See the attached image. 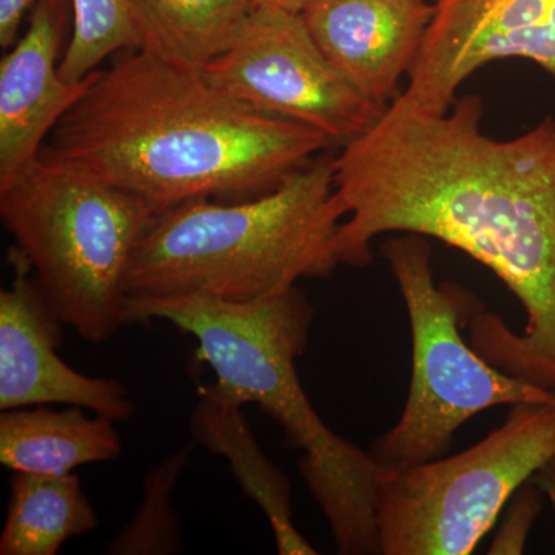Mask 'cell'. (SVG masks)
Returning a JSON list of instances; mask_svg holds the SVG:
<instances>
[{
    "label": "cell",
    "mask_w": 555,
    "mask_h": 555,
    "mask_svg": "<svg viewBox=\"0 0 555 555\" xmlns=\"http://www.w3.org/2000/svg\"><path fill=\"white\" fill-rule=\"evenodd\" d=\"M483 101L456 98L444 115L401 93L372 129L335 156L346 218L339 266L366 268L372 241L415 233L460 248L491 269L524 306L516 334L483 309L470 346L506 374L555 390V119L513 139L481 129Z\"/></svg>",
    "instance_id": "obj_1"
},
{
    "label": "cell",
    "mask_w": 555,
    "mask_h": 555,
    "mask_svg": "<svg viewBox=\"0 0 555 555\" xmlns=\"http://www.w3.org/2000/svg\"><path fill=\"white\" fill-rule=\"evenodd\" d=\"M332 147L323 131L250 108L203 72L139 49L91 73L43 153L160 214L193 199L258 198Z\"/></svg>",
    "instance_id": "obj_2"
},
{
    "label": "cell",
    "mask_w": 555,
    "mask_h": 555,
    "mask_svg": "<svg viewBox=\"0 0 555 555\" xmlns=\"http://www.w3.org/2000/svg\"><path fill=\"white\" fill-rule=\"evenodd\" d=\"M315 306L301 287L257 302L201 297L129 299V324L167 321L198 343L196 360L217 382L199 390L257 404L283 427L298 467L326 517L338 553L379 554L375 499L382 469L371 452L323 422L299 382L297 358L308 347Z\"/></svg>",
    "instance_id": "obj_3"
},
{
    "label": "cell",
    "mask_w": 555,
    "mask_h": 555,
    "mask_svg": "<svg viewBox=\"0 0 555 555\" xmlns=\"http://www.w3.org/2000/svg\"><path fill=\"white\" fill-rule=\"evenodd\" d=\"M334 159L321 153L258 198H201L160 211L131 261L129 299L201 295L246 305L286 294L299 280H328L346 218Z\"/></svg>",
    "instance_id": "obj_4"
},
{
    "label": "cell",
    "mask_w": 555,
    "mask_h": 555,
    "mask_svg": "<svg viewBox=\"0 0 555 555\" xmlns=\"http://www.w3.org/2000/svg\"><path fill=\"white\" fill-rule=\"evenodd\" d=\"M158 211L147 201L42 152L0 188V218L57 315L101 345L129 324L127 278Z\"/></svg>",
    "instance_id": "obj_5"
},
{
    "label": "cell",
    "mask_w": 555,
    "mask_h": 555,
    "mask_svg": "<svg viewBox=\"0 0 555 555\" xmlns=\"http://www.w3.org/2000/svg\"><path fill=\"white\" fill-rule=\"evenodd\" d=\"M406 305L412 378L396 426L369 447L385 473L447 454L456 430L486 409L551 404L555 390L506 374L467 345L462 328L483 309L455 284L437 286L426 236L403 233L382 247Z\"/></svg>",
    "instance_id": "obj_6"
},
{
    "label": "cell",
    "mask_w": 555,
    "mask_h": 555,
    "mask_svg": "<svg viewBox=\"0 0 555 555\" xmlns=\"http://www.w3.org/2000/svg\"><path fill=\"white\" fill-rule=\"evenodd\" d=\"M555 456V406L514 404L473 448L379 476V554L467 555L509 500Z\"/></svg>",
    "instance_id": "obj_7"
},
{
    "label": "cell",
    "mask_w": 555,
    "mask_h": 555,
    "mask_svg": "<svg viewBox=\"0 0 555 555\" xmlns=\"http://www.w3.org/2000/svg\"><path fill=\"white\" fill-rule=\"evenodd\" d=\"M204 76L250 108L323 131L345 145L377 124L375 107L327 60L301 13L257 5Z\"/></svg>",
    "instance_id": "obj_8"
},
{
    "label": "cell",
    "mask_w": 555,
    "mask_h": 555,
    "mask_svg": "<svg viewBox=\"0 0 555 555\" xmlns=\"http://www.w3.org/2000/svg\"><path fill=\"white\" fill-rule=\"evenodd\" d=\"M406 98L436 115L489 62L521 57L555 78V0H436Z\"/></svg>",
    "instance_id": "obj_9"
},
{
    "label": "cell",
    "mask_w": 555,
    "mask_h": 555,
    "mask_svg": "<svg viewBox=\"0 0 555 555\" xmlns=\"http://www.w3.org/2000/svg\"><path fill=\"white\" fill-rule=\"evenodd\" d=\"M9 288L0 291V411L67 404L129 422L137 412L129 389L115 378L89 377L57 353L67 324L43 294L30 261L10 248Z\"/></svg>",
    "instance_id": "obj_10"
},
{
    "label": "cell",
    "mask_w": 555,
    "mask_h": 555,
    "mask_svg": "<svg viewBox=\"0 0 555 555\" xmlns=\"http://www.w3.org/2000/svg\"><path fill=\"white\" fill-rule=\"evenodd\" d=\"M436 5L427 0H310L306 25L328 61L375 107L400 96Z\"/></svg>",
    "instance_id": "obj_11"
},
{
    "label": "cell",
    "mask_w": 555,
    "mask_h": 555,
    "mask_svg": "<svg viewBox=\"0 0 555 555\" xmlns=\"http://www.w3.org/2000/svg\"><path fill=\"white\" fill-rule=\"evenodd\" d=\"M72 0H39L30 25L0 62V188L38 163L43 141L89 87L68 82L57 56Z\"/></svg>",
    "instance_id": "obj_12"
},
{
    "label": "cell",
    "mask_w": 555,
    "mask_h": 555,
    "mask_svg": "<svg viewBox=\"0 0 555 555\" xmlns=\"http://www.w3.org/2000/svg\"><path fill=\"white\" fill-rule=\"evenodd\" d=\"M198 393V404L190 415L193 443L228 460L241 491L257 503L268 518L278 554H318L295 528L291 480L259 447L243 406L204 390Z\"/></svg>",
    "instance_id": "obj_13"
},
{
    "label": "cell",
    "mask_w": 555,
    "mask_h": 555,
    "mask_svg": "<svg viewBox=\"0 0 555 555\" xmlns=\"http://www.w3.org/2000/svg\"><path fill=\"white\" fill-rule=\"evenodd\" d=\"M83 411L47 404L0 411V463L11 473L65 476L118 459L122 441L116 422Z\"/></svg>",
    "instance_id": "obj_14"
},
{
    "label": "cell",
    "mask_w": 555,
    "mask_h": 555,
    "mask_svg": "<svg viewBox=\"0 0 555 555\" xmlns=\"http://www.w3.org/2000/svg\"><path fill=\"white\" fill-rule=\"evenodd\" d=\"M141 49L203 72L232 49L255 0H130Z\"/></svg>",
    "instance_id": "obj_15"
},
{
    "label": "cell",
    "mask_w": 555,
    "mask_h": 555,
    "mask_svg": "<svg viewBox=\"0 0 555 555\" xmlns=\"http://www.w3.org/2000/svg\"><path fill=\"white\" fill-rule=\"evenodd\" d=\"M100 526L75 474L13 473L0 555H56L69 539Z\"/></svg>",
    "instance_id": "obj_16"
},
{
    "label": "cell",
    "mask_w": 555,
    "mask_h": 555,
    "mask_svg": "<svg viewBox=\"0 0 555 555\" xmlns=\"http://www.w3.org/2000/svg\"><path fill=\"white\" fill-rule=\"evenodd\" d=\"M195 448L193 441L182 444L145 474L141 506L129 524L109 540L105 554L171 555L184 550L181 520L171 503V495Z\"/></svg>",
    "instance_id": "obj_17"
},
{
    "label": "cell",
    "mask_w": 555,
    "mask_h": 555,
    "mask_svg": "<svg viewBox=\"0 0 555 555\" xmlns=\"http://www.w3.org/2000/svg\"><path fill=\"white\" fill-rule=\"evenodd\" d=\"M73 33L60 62V75L80 82L104 60L141 49L130 0H72Z\"/></svg>",
    "instance_id": "obj_18"
},
{
    "label": "cell",
    "mask_w": 555,
    "mask_h": 555,
    "mask_svg": "<svg viewBox=\"0 0 555 555\" xmlns=\"http://www.w3.org/2000/svg\"><path fill=\"white\" fill-rule=\"evenodd\" d=\"M542 494L539 486L525 483L507 503L506 516L489 547L491 555H518L525 553L537 517L542 511Z\"/></svg>",
    "instance_id": "obj_19"
},
{
    "label": "cell",
    "mask_w": 555,
    "mask_h": 555,
    "mask_svg": "<svg viewBox=\"0 0 555 555\" xmlns=\"http://www.w3.org/2000/svg\"><path fill=\"white\" fill-rule=\"evenodd\" d=\"M39 0H0V46L11 49L17 42L22 20Z\"/></svg>",
    "instance_id": "obj_20"
},
{
    "label": "cell",
    "mask_w": 555,
    "mask_h": 555,
    "mask_svg": "<svg viewBox=\"0 0 555 555\" xmlns=\"http://www.w3.org/2000/svg\"><path fill=\"white\" fill-rule=\"evenodd\" d=\"M532 483L539 486L540 491L553 503L555 511V456L537 470L535 476L532 477Z\"/></svg>",
    "instance_id": "obj_21"
},
{
    "label": "cell",
    "mask_w": 555,
    "mask_h": 555,
    "mask_svg": "<svg viewBox=\"0 0 555 555\" xmlns=\"http://www.w3.org/2000/svg\"><path fill=\"white\" fill-rule=\"evenodd\" d=\"M309 2L310 0H255L257 5L275 7L294 13H302Z\"/></svg>",
    "instance_id": "obj_22"
}]
</instances>
